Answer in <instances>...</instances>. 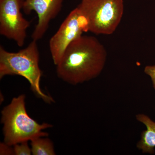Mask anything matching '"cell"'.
Returning <instances> with one entry per match:
<instances>
[{"label": "cell", "instance_id": "obj_1", "mask_svg": "<svg viewBox=\"0 0 155 155\" xmlns=\"http://www.w3.org/2000/svg\"><path fill=\"white\" fill-rule=\"evenodd\" d=\"M105 48L94 36L81 35L67 48L57 66L58 77L76 85L94 79L104 68Z\"/></svg>", "mask_w": 155, "mask_h": 155}, {"label": "cell", "instance_id": "obj_2", "mask_svg": "<svg viewBox=\"0 0 155 155\" xmlns=\"http://www.w3.org/2000/svg\"><path fill=\"white\" fill-rule=\"evenodd\" d=\"M36 41L17 52L6 51L0 46V78L8 75H17L25 78L32 91L45 102H54L51 96L44 93L40 86L42 72L39 65V53Z\"/></svg>", "mask_w": 155, "mask_h": 155}, {"label": "cell", "instance_id": "obj_3", "mask_svg": "<svg viewBox=\"0 0 155 155\" xmlns=\"http://www.w3.org/2000/svg\"><path fill=\"white\" fill-rule=\"evenodd\" d=\"M25 96L21 94L12 99L2 111L4 142L10 146L37 137H48L43 130L52 127L51 124H40L31 118L25 107Z\"/></svg>", "mask_w": 155, "mask_h": 155}, {"label": "cell", "instance_id": "obj_4", "mask_svg": "<svg viewBox=\"0 0 155 155\" xmlns=\"http://www.w3.org/2000/svg\"><path fill=\"white\" fill-rule=\"evenodd\" d=\"M87 21V31L96 35L114 33L124 13L123 0H81L77 6Z\"/></svg>", "mask_w": 155, "mask_h": 155}, {"label": "cell", "instance_id": "obj_5", "mask_svg": "<svg viewBox=\"0 0 155 155\" xmlns=\"http://www.w3.org/2000/svg\"><path fill=\"white\" fill-rule=\"evenodd\" d=\"M22 3L23 0H0V34L19 47L24 45L30 25L21 13Z\"/></svg>", "mask_w": 155, "mask_h": 155}, {"label": "cell", "instance_id": "obj_6", "mask_svg": "<svg viewBox=\"0 0 155 155\" xmlns=\"http://www.w3.org/2000/svg\"><path fill=\"white\" fill-rule=\"evenodd\" d=\"M87 25L86 19L77 7L69 13L50 40V51L55 65L59 63L68 46L84 32H87Z\"/></svg>", "mask_w": 155, "mask_h": 155}, {"label": "cell", "instance_id": "obj_7", "mask_svg": "<svg viewBox=\"0 0 155 155\" xmlns=\"http://www.w3.org/2000/svg\"><path fill=\"white\" fill-rule=\"evenodd\" d=\"M64 0H24L22 8L25 14L36 12L38 22L32 33L34 40L41 39L48 28L50 22L54 19L61 11Z\"/></svg>", "mask_w": 155, "mask_h": 155}, {"label": "cell", "instance_id": "obj_8", "mask_svg": "<svg viewBox=\"0 0 155 155\" xmlns=\"http://www.w3.org/2000/svg\"><path fill=\"white\" fill-rule=\"evenodd\" d=\"M137 120L144 124L146 130L141 133L140 140L137 147L143 153H154L155 148V122L144 114L136 116Z\"/></svg>", "mask_w": 155, "mask_h": 155}, {"label": "cell", "instance_id": "obj_9", "mask_svg": "<svg viewBox=\"0 0 155 155\" xmlns=\"http://www.w3.org/2000/svg\"><path fill=\"white\" fill-rule=\"evenodd\" d=\"M47 137H37L31 140V148L32 155H56L54 143L49 138Z\"/></svg>", "mask_w": 155, "mask_h": 155}, {"label": "cell", "instance_id": "obj_10", "mask_svg": "<svg viewBox=\"0 0 155 155\" xmlns=\"http://www.w3.org/2000/svg\"><path fill=\"white\" fill-rule=\"evenodd\" d=\"M14 155H31L32 154L31 148L28 144V141L19 143L13 146Z\"/></svg>", "mask_w": 155, "mask_h": 155}, {"label": "cell", "instance_id": "obj_11", "mask_svg": "<svg viewBox=\"0 0 155 155\" xmlns=\"http://www.w3.org/2000/svg\"><path fill=\"white\" fill-rule=\"evenodd\" d=\"M0 155H14V148L12 146L2 143L0 144Z\"/></svg>", "mask_w": 155, "mask_h": 155}, {"label": "cell", "instance_id": "obj_12", "mask_svg": "<svg viewBox=\"0 0 155 155\" xmlns=\"http://www.w3.org/2000/svg\"><path fill=\"white\" fill-rule=\"evenodd\" d=\"M144 72L150 78L153 86L155 90V65L147 66L144 68Z\"/></svg>", "mask_w": 155, "mask_h": 155}, {"label": "cell", "instance_id": "obj_13", "mask_svg": "<svg viewBox=\"0 0 155 155\" xmlns=\"http://www.w3.org/2000/svg\"><path fill=\"white\" fill-rule=\"evenodd\" d=\"M24 1V0H23V1Z\"/></svg>", "mask_w": 155, "mask_h": 155}]
</instances>
